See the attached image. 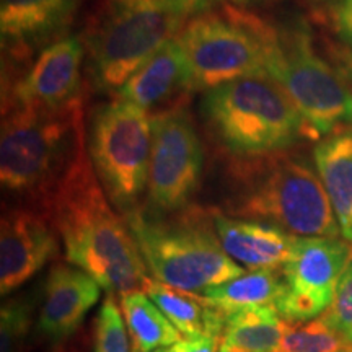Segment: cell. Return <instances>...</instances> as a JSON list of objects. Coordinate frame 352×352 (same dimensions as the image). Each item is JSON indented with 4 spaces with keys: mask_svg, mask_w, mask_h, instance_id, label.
<instances>
[{
    "mask_svg": "<svg viewBox=\"0 0 352 352\" xmlns=\"http://www.w3.org/2000/svg\"><path fill=\"white\" fill-rule=\"evenodd\" d=\"M39 210L56 228L67 261L101 289L120 296L144 289L148 270L124 217L101 186L87 144Z\"/></svg>",
    "mask_w": 352,
    "mask_h": 352,
    "instance_id": "6da1fadb",
    "label": "cell"
},
{
    "mask_svg": "<svg viewBox=\"0 0 352 352\" xmlns=\"http://www.w3.org/2000/svg\"><path fill=\"white\" fill-rule=\"evenodd\" d=\"M226 170L220 212L272 223L296 236H340L318 171L292 148L252 158L228 157Z\"/></svg>",
    "mask_w": 352,
    "mask_h": 352,
    "instance_id": "7a4b0ae2",
    "label": "cell"
},
{
    "mask_svg": "<svg viewBox=\"0 0 352 352\" xmlns=\"http://www.w3.org/2000/svg\"><path fill=\"white\" fill-rule=\"evenodd\" d=\"M85 103L2 111L0 183L16 204L39 209L87 144Z\"/></svg>",
    "mask_w": 352,
    "mask_h": 352,
    "instance_id": "3957f363",
    "label": "cell"
},
{
    "mask_svg": "<svg viewBox=\"0 0 352 352\" xmlns=\"http://www.w3.org/2000/svg\"><path fill=\"white\" fill-rule=\"evenodd\" d=\"M201 121L219 151L252 158L314 140L298 108L267 74L248 76L202 91Z\"/></svg>",
    "mask_w": 352,
    "mask_h": 352,
    "instance_id": "277c9868",
    "label": "cell"
},
{
    "mask_svg": "<svg viewBox=\"0 0 352 352\" xmlns=\"http://www.w3.org/2000/svg\"><path fill=\"white\" fill-rule=\"evenodd\" d=\"M124 220L147 270L166 285L201 294L245 272L220 243L212 210L189 206L157 217L138 209Z\"/></svg>",
    "mask_w": 352,
    "mask_h": 352,
    "instance_id": "5b68a950",
    "label": "cell"
},
{
    "mask_svg": "<svg viewBox=\"0 0 352 352\" xmlns=\"http://www.w3.org/2000/svg\"><path fill=\"white\" fill-rule=\"evenodd\" d=\"M186 21L164 0H95L80 34L91 85L116 94Z\"/></svg>",
    "mask_w": 352,
    "mask_h": 352,
    "instance_id": "8992f818",
    "label": "cell"
},
{
    "mask_svg": "<svg viewBox=\"0 0 352 352\" xmlns=\"http://www.w3.org/2000/svg\"><path fill=\"white\" fill-rule=\"evenodd\" d=\"M266 46L267 76L294 101L314 140L352 124V91L340 70L316 51L305 21H266Z\"/></svg>",
    "mask_w": 352,
    "mask_h": 352,
    "instance_id": "52a82bcc",
    "label": "cell"
},
{
    "mask_svg": "<svg viewBox=\"0 0 352 352\" xmlns=\"http://www.w3.org/2000/svg\"><path fill=\"white\" fill-rule=\"evenodd\" d=\"M266 21L233 3L191 16L176 41L188 64L191 91L267 74Z\"/></svg>",
    "mask_w": 352,
    "mask_h": 352,
    "instance_id": "ba28073f",
    "label": "cell"
},
{
    "mask_svg": "<svg viewBox=\"0 0 352 352\" xmlns=\"http://www.w3.org/2000/svg\"><path fill=\"white\" fill-rule=\"evenodd\" d=\"M87 148L101 186L122 217L142 208L152 151V118L113 96L91 111Z\"/></svg>",
    "mask_w": 352,
    "mask_h": 352,
    "instance_id": "9c48e42d",
    "label": "cell"
},
{
    "mask_svg": "<svg viewBox=\"0 0 352 352\" xmlns=\"http://www.w3.org/2000/svg\"><path fill=\"white\" fill-rule=\"evenodd\" d=\"M152 151L142 209L170 215L189 208L204 170V147L195 120L182 104L152 114Z\"/></svg>",
    "mask_w": 352,
    "mask_h": 352,
    "instance_id": "30bf717a",
    "label": "cell"
},
{
    "mask_svg": "<svg viewBox=\"0 0 352 352\" xmlns=\"http://www.w3.org/2000/svg\"><path fill=\"white\" fill-rule=\"evenodd\" d=\"M352 263V245L331 236H297L283 266L285 289L274 308L287 323H305L331 305L340 280Z\"/></svg>",
    "mask_w": 352,
    "mask_h": 352,
    "instance_id": "8fae6325",
    "label": "cell"
},
{
    "mask_svg": "<svg viewBox=\"0 0 352 352\" xmlns=\"http://www.w3.org/2000/svg\"><path fill=\"white\" fill-rule=\"evenodd\" d=\"M85 60L80 34L46 46L19 76L2 83V111L15 107L60 108L83 100Z\"/></svg>",
    "mask_w": 352,
    "mask_h": 352,
    "instance_id": "7c38bea8",
    "label": "cell"
},
{
    "mask_svg": "<svg viewBox=\"0 0 352 352\" xmlns=\"http://www.w3.org/2000/svg\"><path fill=\"white\" fill-rule=\"evenodd\" d=\"M85 0H2V83L16 77L44 47L69 36Z\"/></svg>",
    "mask_w": 352,
    "mask_h": 352,
    "instance_id": "4fadbf2b",
    "label": "cell"
},
{
    "mask_svg": "<svg viewBox=\"0 0 352 352\" xmlns=\"http://www.w3.org/2000/svg\"><path fill=\"white\" fill-rule=\"evenodd\" d=\"M60 239L50 219L32 206L16 204L0 223V292L6 297L54 259Z\"/></svg>",
    "mask_w": 352,
    "mask_h": 352,
    "instance_id": "5bb4252c",
    "label": "cell"
},
{
    "mask_svg": "<svg viewBox=\"0 0 352 352\" xmlns=\"http://www.w3.org/2000/svg\"><path fill=\"white\" fill-rule=\"evenodd\" d=\"M101 285L77 266L57 263L44 284L38 331L51 342H63L78 331L100 300Z\"/></svg>",
    "mask_w": 352,
    "mask_h": 352,
    "instance_id": "9a60e30c",
    "label": "cell"
},
{
    "mask_svg": "<svg viewBox=\"0 0 352 352\" xmlns=\"http://www.w3.org/2000/svg\"><path fill=\"white\" fill-rule=\"evenodd\" d=\"M215 232L226 253L248 270H280L297 236L259 220L239 219L212 210Z\"/></svg>",
    "mask_w": 352,
    "mask_h": 352,
    "instance_id": "2e32d148",
    "label": "cell"
},
{
    "mask_svg": "<svg viewBox=\"0 0 352 352\" xmlns=\"http://www.w3.org/2000/svg\"><path fill=\"white\" fill-rule=\"evenodd\" d=\"M182 91H191L188 64L178 41L171 39L148 57L113 96L148 113L160 109Z\"/></svg>",
    "mask_w": 352,
    "mask_h": 352,
    "instance_id": "e0dca14e",
    "label": "cell"
},
{
    "mask_svg": "<svg viewBox=\"0 0 352 352\" xmlns=\"http://www.w3.org/2000/svg\"><path fill=\"white\" fill-rule=\"evenodd\" d=\"M316 171L331 201L341 235L352 245V131H334L314 148Z\"/></svg>",
    "mask_w": 352,
    "mask_h": 352,
    "instance_id": "ac0fdd59",
    "label": "cell"
},
{
    "mask_svg": "<svg viewBox=\"0 0 352 352\" xmlns=\"http://www.w3.org/2000/svg\"><path fill=\"white\" fill-rule=\"evenodd\" d=\"M144 292L157 303L168 320L186 336L217 334L222 338L226 327V314L206 303L199 294L184 292L157 279H148Z\"/></svg>",
    "mask_w": 352,
    "mask_h": 352,
    "instance_id": "d6986e66",
    "label": "cell"
},
{
    "mask_svg": "<svg viewBox=\"0 0 352 352\" xmlns=\"http://www.w3.org/2000/svg\"><path fill=\"white\" fill-rule=\"evenodd\" d=\"M223 314V344L245 352H279L289 323L280 318L274 305L250 307Z\"/></svg>",
    "mask_w": 352,
    "mask_h": 352,
    "instance_id": "ffe728a7",
    "label": "cell"
},
{
    "mask_svg": "<svg viewBox=\"0 0 352 352\" xmlns=\"http://www.w3.org/2000/svg\"><path fill=\"white\" fill-rule=\"evenodd\" d=\"M285 280L280 270H252L250 272L214 285L199 294L209 305L222 311L241 310V308L274 305L283 296Z\"/></svg>",
    "mask_w": 352,
    "mask_h": 352,
    "instance_id": "44dd1931",
    "label": "cell"
},
{
    "mask_svg": "<svg viewBox=\"0 0 352 352\" xmlns=\"http://www.w3.org/2000/svg\"><path fill=\"white\" fill-rule=\"evenodd\" d=\"M132 352H153L182 340V331L144 290L120 296Z\"/></svg>",
    "mask_w": 352,
    "mask_h": 352,
    "instance_id": "7402d4cb",
    "label": "cell"
},
{
    "mask_svg": "<svg viewBox=\"0 0 352 352\" xmlns=\"http://www.w3.org/2000/svg\"><path fill=\"white\" fill-rule=\"evenodd\" d=\"M33 329V302L13 297L0 310V352H28Z\"/></svg>",
    "mask_w": 352,
    "mask_h": 352,
    "instance_id": "603a6c76",
    "label": "cell"
},
{
    "mask_svg": "<svg viewBox=\"0 0 352 352\" xmlns=\"http://www.w3.org/2000/svg\"><path fill=\"white\" fill-rule=\"evenodd\" d=\"M344 346L346 341L320 316L305 323H289L279 352H338Z\"/></svg>",
    "mask_w": 352,
    "mask_h": 352,
    "instance_id": "cb8c5ba5",
    "label": "cell"
},
{
    "mask_svg": "<svg viewBox=\"0 0 352 352\" xmlns=\"http://www.w3.org/2000/svg\"><path fill=\"white\" fill-rule=\"evenodd\" d=\"M129 340L120 308L114 298L108 296L101 303L96 320L95 352H131Z\"/></svg>",
    "mask_w": 352,
    "mask_h": 352,
    "instance_id": "d4e9b609",
    "label": "cell"
},
{
    "mask_svg": "<svg viewBox=\"0 0 352 352\" xmlns=\"http://www.w3.org/2000/svg\"><path fill=\"white\" fill-rule=\"evenodd\" d=\"M321 316L346 344H352V263L341 277L331 305Z\"/></svg>",
    "mask_w": 352,
    "mask_h": 352,
    "instance_id": "484cf974",
    "label": "cell"
},
{
    "mask_svg": "<svg viewBox=\"0 0 352 352\" xmlns=\"http://www.w3.org/2000/svg\"><path fill=\"white\" fill-rule=\"evenodd\" d=\"M321 20L338 41L352 50V0H333L321 12Z\"/></svg>",
    "mask_w": 352,
    "mask_h": 352,
    "instance_id": "4316f807",
    "label": "cell"
},
{
    "mask_svg": "<svg viewBox=\"0 0 352 352\" xmlns=\"http://www.w3.org/2000/svg\"><path fill=\"white\" fill-rule=\"evenodd\" d=\"M219 340L222 338L217 334H199V336H188L182 338L179 341L173 342V344L160 347V349L153 352H217Z\"/></svg>",
    "mask_w": 352,
    "mask_h": 352,
    "instance_id": "83f0119b",
    "label": "cell"
},
{
    "mask_svg": "<svg viewBox=\"0 0 352 352\" xmlns=\"http://www.w3.org/2000/svg\"><path fill=\"white\" fill-rule=\"evenodd\" d=\"M327 54L331 64L340 70L347 87L352 91V50L340 41H327Z\"/></svg>",
    "mask_w": 352,
    "mask_h": 352,
    "instance_id": "f1b7e54d",
    "label": "cell"
},
{
    "mask_svg": "<svg viewBox=\"0 0 352 352\" xmlns=\"http://www.w3.org/2000/svg\"><path fill=\"white\" fill-rule=\"evenodd\" d=\"M164 2L168 3L173 10L182 13L183 16L191 19V16L217 8L222 0H164Z\"/></svg>",
    "mask_w": 352,
    "mask_h": 352,
    "instance_id": "f546056e",
    "label": "cell"
},
{
    "mask_svg": "<svg viewBox=\"0 0 352 352\" xmlns=\"http://www.w3.org/2000/svg\"><path fill=\"white\" fill-rule=\"evenodd\" d=\"M233 6L240 7V8H253V7H259V6H266V3L276 2V0H230Z\"/></svg>",
    "mask_w": 352,
    "mask_h": 352,
    "instance_id": "4dcf8cb0",
    "label": "cell"
},
{
    "mask_svg": "<svg viewBox=\"0 0 352 352\" xmlns=\"http://www.w3.org/2000/svg\"><path fill=\"white\" fill-rule=\"evenodd\" d=\"M219 352H245V351H240V349H236V347H232V346L223 344V342H222V346H220Z\"/></svg>",
    "mask_w": 352,
    "mask_h": 352,
    "instance_id": "1f68e13d",
    "label": "cell"
},
{
    "mask_svg": "<svg viewBox=\"0 0 352 352\" xmlns=\"http://www.w3.org/2000/svg\"><path fill=\"white\" fill-rule=\"evenodd\" d=\"M338 352H352V344H346L344 347H341Z\"/></svg>",
    "mask_w": 352,
    "mask_h": 352,
    "instance_id": "d6a6232c",
    "label": "cell"
},
{
    "mask_svg": "<svg viewBox=\"0 0 352 352\" xmlns=\"http://www.w3.org/2000/svg\"><path fill=\"white\" fill-rule=\"evenodd\" d=\"M315 2H331V0H315Z\"/></svg>",
    "mask_w": 352,
    "mask_h": 352,
    "instance_id": "836d02e7",
    "label": "cell"
}]
</instances>
